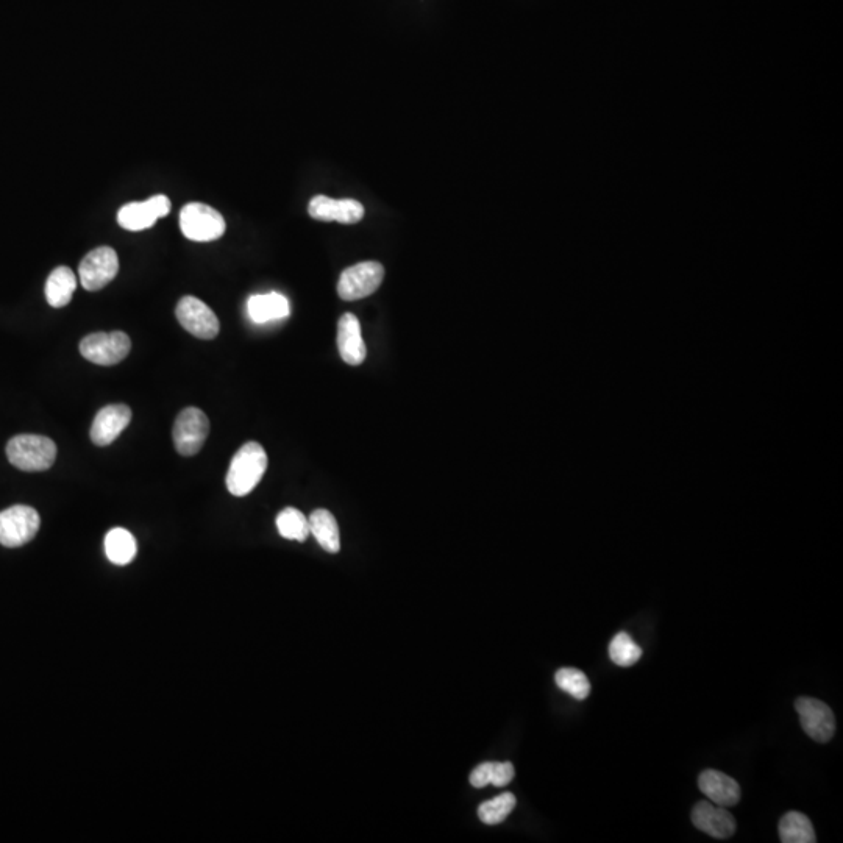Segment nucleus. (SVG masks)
<instances>
[{
  "label": "nucleus",
  "mask_w": 843,
  "mask_h": 843,
  "mask_svg": "<svg viewBox=\"0 0 843 843\" xmlns=\"http://www.w3.org/2000/svg\"><path fill=\"white\" fill-rule=\"evenodd\" d=\"M267 469V455L263 445L247 442L235 456L227 474V489L235 497H246L257 488Z\"/></svg>",
  "instance_id": "1"
},
{
  "label": "nucleus",
  "mask_w": 843,
  "mask_h": 843,
  "mask_svg": "<svg viewBox=\"0 0 843 843\" xmlns=\"http://www.w3.org/2000/svg\"><path fill=\"white\" fill-rule=\"evenodd\" d=\"M7 456L13 466L24 472H44L54 466L57 445L38 434H18L7 444Z\"/></svg>",
  "instance_id": "2"
},
{
  "label": "nucleus",
  "mask_w": 843,
  "mask_h": 843,
  "mask_svg": "<svg viewBox=\"0 0 843 843\" xmlns=\"http://www.w3.org/2000/svg\"><path fill=\"white\" fill-rule=\"evenodd\" d=\"M225 228L222 214L205 203L191 202L180 211V230L191 241H216L224 236Z\"/></svg>",
  "instance_id": "3"
},
{
  "label": "nucleus",
  "mask_w": 843,
  "mask_h": 843,
  "mask_svg": "<svg viewBox=\"0 0 843 843\" xmlns=\"http://www.w3.org/2000/svg\"><path fill=\"white\" fill-rule=\"evenodd\" d=\"M41 519L36 509L16 505L0 513V544L18 548L29 544L40 531Z\"/></svg>",
  "instance_id": "4"
},
{
  "label": "nucleus",
  "mask_w": 843,
  "mask_h": 843,
  "mask_svg": "<svg viewBox=\"0 0 843 843\" xmlns=\"http://www.w3.org/2000/svg\"><path fill=\"white\" fill-rule=\"evenodd\" d=\"M385 278V267L378 261H364L347 267L338 281V294L346 302L366 299L380 288Z\"/></svg>",
  "instance_id": "5"
},
{
  "label": "nucleus",
  "mask_w": 843,
  "mask_h": 843,
  "mask_svg": "<svg viewBox=\"0 0 843 843\" xmlns=\"http://www.w3.org/2000/svg\"><path fill=\"white\" fill-rule=\"evenodd\" d=\"M132 350V341L124 331L93 333L80 342V353L89 363L99 366H114L127 358Z\"/></svg>",
  "instance_id": "6"
},
{
  "label": "nucleus",
  "mask_w": 843,
  "mask_h": 843,
  "mask_svg": "<svg viewBox=\"0 0 843 843\" xmlns=\"http://www.w3.org/2000/svg\"><path fill=\"white\" fill-rule=\"evenodd\" d=\"M210 434V420L199 408L189 406L175 419L174 444L182 456H194L200 452Z\"/></svg>",
  "instance_id": "7"
},
{
  "label": "nucleus",
  "mask_w": 843,
  "mask_h": 843,
  "mask_svg": "<svg viewBox=\"0 0 843 843\" xmlns=\"http://www.w3.org/2000/svg\"><path fill=\"white\" fill-rule=\"evenodd\" d=\"M119 272V258L111 247H97L83 258L79 278L86 291H99L114 280Z\"/></svg>",
  "instance_id": "8"
},
{
  "label": "nucleus",
  "mask_w": 843,
  "mask_h": 843,
  "mask_svg": "<svg viewBox=\"0 0 843 843\" xmlns=\"http://www.w3.org/2000/svg\"><path fill=\"white\" fill-rule=\"evenodd\" d=\"M804 733L820 744H826L836 733L833 709L817 698L800 697L795 701Z\"/></svg>",
  "instance_id": "9"
},
{
  "label": "nucleus",
  "mask_w": 843,
  "mask_h": 843,
  "mask_svg": "<svg viewBox=\"0 0 843 843\" xmlns=\"http://www.w3.org/2000/svg\"><path fill=\"white\" fill-rule=\"evenodd\" d=\"M175 314L180 325L196 338L214 339L219 335V330H221L219 319L210 306L197 297H183L178 302Z\"/></svg>",
  "instance_id": "10"
},
{
  "label": "nucleus",
  "mask_w": 843,
  "mask_h": 843,
  "mask_svg": "<svg viewBox=\"0 0 843 843\" xmlns=\"http://www.w3.org/2000/svg\"><path fill=\"white\" fill-rule=\"evenodd\" d=\"M171 211V200L163 194L150 197L146 202L127 203L119 210L118 224L129 232H141L155 225Z\"/></svg>",
  "instance_id": "11"
},
{
  "label": "nucleus",
  "mask_w": 843,
  "mask_h": 843,
  "mask_svg": "<svg viewBox=\"0 0 843 843\" xmlns=\"http://www.w3.org/2000/svg\"><path fill=\"white\" fill-rule=\"evenodd\" d=\"M308 214L316 221L358 224L364 217L363 203L353 199L316 196L308 205Z\"/></svg>",
  "instance_id": "12"
},
{
  "label": "nucleus",
  "mask_w": 843,
  "mask_h": 843,
  "mask_svg": "<svg viewBox=\"0 0 843 843\" xmlns=\"http://www.w3.org/2000/svg\"><path fill=\"white\" fill-rule=\"evenodd\" d=\"M692 823L701 833L715 839H728L736 833V820L733 815L712 801H700L695 804L692 809Z\"/></svg>",
  "instance_id": "13"
},
{
  "label": "nucleus",
  "mask_w": 843,
  "mask_h": 843,
  "mask_svg": "<svg viewBox=\"0 0 843 843\" xmlns=\"http://www.w3.org/2000/svg\"><path fill=\"white\" fill-rule=\"evenodd\" d=\"M132 422V410L127 405H108L97 413L91 425V441L99 447L113 444L119 434Z\"/></svg>",
  "instance_id": "14"
},
{
  "label": "nucleus",
  "mask_w": 843,
  "mask_h": 843,
  "mask_svg": "<svg viewBox=\"0 0 843 843\" xmlns=\"http://www.w3.org/2000/svg\"><path fill=\"white\" fill-rule=\"evenodd\" d=\"M338 349L342 361L350 366H360L366 360V344L361 333L360 321L355 314L347 313L339 319Z\"/></svg>",
  "instance_id": "15"
},
{
  "label": "nucleus",
  "mask_w": 843,
  "mask_h": 843,
  "mask_svg": "<svg viewBox=\"0 0 843 843\" xmlns=\"http://www.w3.org/2000/svg\"><path fill=\"white\" fill-rule=\"evenodd\" d=\"M698 787L701 792L723 808L736 806L740 801V786L736 779L717 770H705L698 776Z\"/></svg>",
  "instance_id": "16"
},
{
  "label": "nucleus",
  "mask_w": 843,
  "mask_h": 843,
  "mask_svg": "<svg viewBox=\"0 0 843 843\" xmlns=\"http://www.w3.org/2000/svg\"><path fill=\"white\" fill-rule=\"evenodd\" d=\"M247 311L255 324H267V322L285 319L291 313V308L285 296H281L278 292H269V294H257L250 297L247 302Z\"/></svg>",
  "instance_id": "17"
},
{
  "label": "nucleus",
  "mask_w": 843,
  "mask_h": 843,
  "mask_svg": "<svg viewBox=\"0 0 843 843\" xmlns=\"http://www.w3.org/2000/svg\"><path fill=\"white\" fill-rule=\"evenodd\" d=\"M308 522H310V533L313 534L325 552L338 553L341 550V534H339L338 522L330 511L316 509Z\"/></svg>",
  "instance_id": "18"
},
{
  "label": "nucleus",
  "mask_w": 843,
  "mask_h": 843,
  "mask_svg": "<svg viewBox=\"0 0 843 843\" xmlns=\"http://www.w3.org/2000/svg\"><path fill=\"white\" fill-rule=\"evenodd\" d=\"M77 288V277L66 266L57 267L47 278L46 299L50 306L63 308L68 305Z\"/></svg>",
  "instance_id": "19"
},
{
  "label": "nucleus",
  "mask_w": 843,
  "mask_h": 843,
  "mask_svg": "<svg viewBox=\"0 0 843 843\" xmlns=\"http://www.w3.org/2000/svg\"><path fill=\"white\" fill-rule=\"evenodd\" d=\"M779 839L783 843H815L814 826L801 812L790 811L779 822Z\"/></svg>",
  "instance_id": "20"
},
{
  "label": "nucleus",
  "mask_w": 843,
  "mask_h": 843,
  "mask_svg": "<svg viewBox=\"0 0 843 843\" xmlns=\"http://www.w3.org/2000/svg\"><path fill=\"white\" fill-rule=\"evenodd\" d=\"M136 541L130 531L124 528H113L105 536V553L116 566H127L135 559Z\"/></svg>",
  "instance_id": "21"
},
{
  "label": "nucleus",
  "mask_w": 843,
  "mask_h": 843,
  "mask_svg": "<svg viewBox=\"0 0 843 843\" xmlns=\"http://www.w3.org/2000/svg\"><path fill=\"white\" fill-rule=\"evenodd\" d=\"M278 533L289 541L305 542L310 536V522L299 509L286 508L277 517Z\"/></svg>",
  "instance_id": "22"
},
{
  "label": "nucleus",
  "mask_w": 843,
  "mask_h": 843,
  "mask_svg": "<svg viewBox=\"0 0 843 843\" xmlns=\"http://www.w3.org/2000/svg\"><path fill=\"white\" fill-rule=\"evenodd\" d=\"M516 803V797L511 792H505L481 804L478 808V817L486 825H498L505 822L506 817L516 808Z\"/></svg>",
  "instance_id": "23"
},
{
  "label": "nucleus",
  "mask_w": 843,
  "mask_h": 843,
  "mask_svg": "<svg viewBox=\"0 0 843 843\" xmlns=\"http://www.w3.org/2000/svg\"><path fill=\"white\" fill-rule=\"evenodd\" d=\"M609 658L620 667L634 666L642 658V648L631 639L628 633H619L612 637L609 644Z\"/></svg>",
  "instance_id": "24"
},
{
  "label": "nucleus",
  "mask_w": 843,
  "mask_h": 843,
  "mask_svg": "<svg viewBox=\"0 0 843 843\" xmlns=\"http://www.w3.org/2000/svg\"><path fill=\"white\" fill-rule=\"evenodd\" d=\"M555 681L556 686L561 691L567 692V694L572 695L577 700H586L589 694H591V683H589L587 676L581 670L570 669V667L558 670L555 675Z\"/></svg>",
  "instance_id": "25"
},
{
  "label": "nucleus",
  "mask_w": 843,
  "mask_h": 843,
  "mask_svg": "<svg viewBox=\"0 0 843 843\" xmlns=\"http://www.w3.org/2000/svg\"><path fill=\"white\" fill-rule=\"evenodd\" d=\"M514 775H516V770L511 762H494L491 784L495 787L506 786L513 781Z\"/></svg>",
  "instance_id": "26"
},
{
  "label": "nucleus",
  "mask_w": 843,
  "mask_h": 843,
  "mask_svg": "<svg viewBox=\"0 0 843 843\" xmlns=\"http://www.w3.org/2000/svg\"><path fill=\"white\" fill-rule=\"evenodd\" d=\"M492 767H494V762H483V764L478 765L477 769L470 773V784L477 789L489 786L492 778Z\"/></svg>",
  "instance_id": "27"
}]
</instances>
